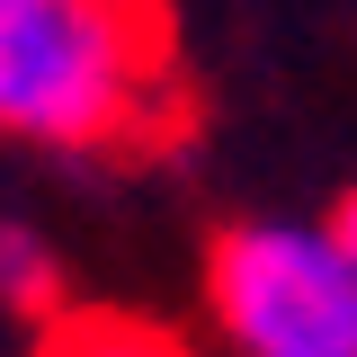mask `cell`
<instances>
[{
	"instance_id": "5b68a950",
	"label": "cell",
	"mask_w": 357,
	"mask_h": 357,
	"mask_svg": "<svg viewBox=\"0 0 357 357\" xmlns=\"http://www.w3.org/2000/svg\"><path fill=\"white\" fill-rule=\"evenodd\" d=\"M331 232H340V250H349V259H357V188H349V197H340V215H331Z\"/></svg>"
},
{
	"instance_id": "7a4b0ae2",
	"label": "cell",
	"mask_w": 357,
	"mask_h": 357,
	"mask_svg": "<svg viewBox=\"0 0 357 357\" xmlns=\"http://www.w3.org/2000/svg\"><path fill=\"white\" fill-rule=\"evenodd\" d=\"M206 312L232 357H357V259L331 223H223L206 250Z\"/></svg>"
},
{
	"instance_id": "277c9868",
	"label": "cell",
	"mask_w": 357,
	"mask_h": 357,
	"mask_svg": "<svg viewBox=\"0 0 357 357\" xmlns=\"http://www.w3.org/2000/svg\"><path fill=\"white\" fill-rule=\"evenodd\" d=\"M0 304L9 312H54L63 304V268L45 250V232H27V223H0Z\"/></svg>"
},
{
	"instance_id": "6da1fadb",
	"label": "cell",
	"mask_w": 357,
	"mask_h": 357,
	"mask_svg": "<svg viewBox=\"0 0 357 357\" xmlns=\"http://www.w3.org/2000/svg\"><path fill=\"white\" fill-rule=\"evenodd\" d=\"M170 116V0H0V134L116 152Z\"/></svg>"
},
{
	"instance_id": "3957f363",
	"label": "cell",
	"mask_w": 357,
	"mask_h": 357,
	"mask_svg": "<svg viewBox=\"0 0 357 357\" xmlns=\"http://www.w3.org/2000/svg\"><path fill=\"white\" fill-rule=\"evenodd\" d=\"M36 357H197V349H178L170 331L126 321V312H63V321H45Z\"/></svg>"
}]
</instances>
